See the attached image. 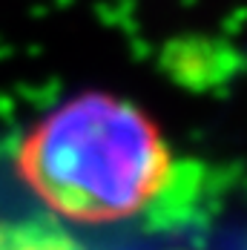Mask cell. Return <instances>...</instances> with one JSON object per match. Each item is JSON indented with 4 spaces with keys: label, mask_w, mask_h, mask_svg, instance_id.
<instances>
[{
    "label": "cell",
    "mask_w": 247,
    "mask_h": 250,
    "mask_svg": "<svg viewBox=\"0 0 247 250\" xmlns=\"http://www.w3.org/2000/svg\"><path fill=\"white\" fill-rule=\"evenodd\" d=\"M26 190L55 219L118 225L141 216L173 181V150L135 101L86 89L49 109L15 150Z\"/></svg>",
    "instance_id": "cell-1"
},
{
    "label": "cell",
    "mask_w": 247,
    "mask_h": 250,
    "mask_svg": "<svg viewBox=\"0 0 247 250\" xmlns=\"http://www.w3.org/2000/svg\"><path fill=\"white\" fill-rule=\"evenodd\" d=\"M0 250H75V248L58 227L23 222V225H0Z\"/></svg>",
    "instance_id": "cell-2"
}]
</instances>
